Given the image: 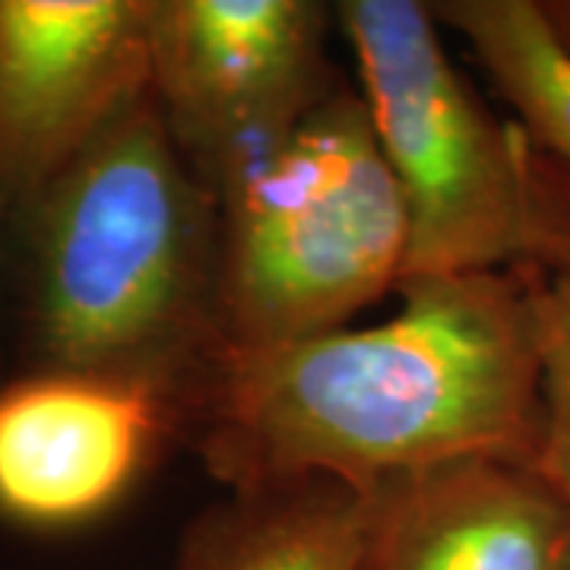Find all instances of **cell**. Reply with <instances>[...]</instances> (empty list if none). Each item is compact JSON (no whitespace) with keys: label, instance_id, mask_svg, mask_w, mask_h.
Wrapping results in <instances>:
<instances>
[{"label":"cell","instance_id":"cell-9","mask_svg":"<svg viewBox=\"0 0 570 570\" xmlns=\"http://www.w3.org/2000/svg\"><path fill=\"white\" fill-rule=\"evenodd\" d=\"M381 491L302 479L232 491L190 523L171 570H367Z\"/></svg>","mask_w":570,"mask_h":570},{"label":"cell","instance_id":"cell-4","mask_svg":"<svg viewBox=\"0 0 570 570\" xmlns=\"http://www.w3.org/2000/svg\"><path fill=\"white\" fill-rule=\"evenodd\" d=\"M216 200L228 346L346 326L406 279V204L362 92L346 86H333Z\"/></svg>","mask_w":570,"mask_h":570},{"label":"cell","instance_id":"cell-7","mask_svg":"<svg viewBox=\"0 0 570 570\" xmlns=\"http://www.w3.org/2000/svg\"><path fill=\"white\" fill-rule=\"evenodd\" d=\"M178 425V403L134 381L29 367L0 381V520L29 532L99 523Z\"/></svg>","mask_w":570,"mask_h":570},{"label":"cell","instance_id":"cell-13","mask_svg":"<svg viewBox=\"0 0 570 570\" xmlns=\"http://www.w3.org/2000/svg\"><path fill=\"white\" fill-rule=\"evenodd\" d=\"M10 204L7 197L0 194V266H3V250H7V238H10Z\"/></svg>","mask_w":570,"mask_h":570},{"label":"cell","instance_id":"cell-6","mask_svg":"<svg viewBox=\"0 0 570 570\" xmlns=\"http://www.w3.org/2000/svg\"><path fill=\"white\" fill-rule=\"evenodd\" d=\"M153 0H0V194L39 197L149 92Z\"/></svg>","mask_w":570,"mask_h":570},{"label":"cell","instance_id":"cell-14","mask_svg":"<svg viewBox=\"0 0 570 570\" xmlns=\"http://www.w3.org/2000/svg\"><path fill=\"white\" fill-rule=\"evenodd\" d=\"M561 570H570V535H568V546H564V561H561Z\"/></svg>","mask_w":570,"mask_h":570},{"label":"cell","instance_id":"cell-10","mask_svg":"<svg viewBox=\"0 0 570 570\" xmlns=\"http://www.w3.org/2000/svg\"><path fill=\"white\" fill-rule=\"evenodd\" d=\"M431 13L466 41L527 137L570 163V58L539 0H441Z\"/></svg>","mask_w":570,"mask_h":570},{"label":"cell","instance_id":"cell-5","mask_svg":"<svg viewBox=\"0 0 570 570\" xmlns=\"http://www.w3.org/2000/svg\"><path fill=\"white\" fill-rule=\"evenodd\" d=\"M317 0H153L149 89L219 197L333 89Z\"/></svg>","mask_w":570,"mask_h":570},{"label":"cell","instance_id":"cell-1","mask_svg":"<svg viewBox=\"0 0 570 570\" xmlns=\"http://www.w3.org/2000/svg\"><path fill=\"white\" fill-rule=\"evenodd\" d=\"M542 269L406 279L403 307L273 346L219 343L178 400L228 491L302 479L358 489L456 460L535 466Z\"/></svg>","mask_w":570,"mask_h":570},{"label":"cell","instance_id":"cell-11","mask_svg":"<svg viewBox=\"0 0 570 570\" xmlns=\"http://www.w3.org/2000/svg\"><path fill=\"white\" fill-rule=\"evenodd\" d=\"M542 441L535 472L570 504V257L542 269L535 288Z\"/></svg>","mask_w":570,"mask_h":570},{"label":"cell","instance_id":"cell-3","mask_svg":"<svg viewBox=\"0 0 570 570\" xmlns=\"http://www.w3.org/2000/svg\"><path fill=\"white\" fill-rule=\"evenodd\" d=\"M336 20L406 204V279L551 269L570 257V200L539 168L527 130L501 121L450 61L431 3L343 0Z\"/></svg>","mask_w":570,"mask_h":570},{"label":"cell","instance_id":"cell-2","mask_svg":"<svg viewBox=\"0 0 570 570\" xmlns=\"http://www.w3.org/2000/svg\"><path fill=\"white\" fill-rule=\"evenodd\" d=\"M29 371L134 381L181 400L223 343L219 200L153 89L10 216Z\"/></svg>","mask_w":570,"mask_h":570},{"label":"cell","instance_id":"cell-8","mask_svg":"<svg viewBox=\"0 0 570 570\" xmlns=\"http://www.w3.org/2000/svg\"><path fill=\"white\" fill-rule=\"evenodd\" d=\"M367 570H561L570 504L508 460H456L377 485Z\"/></svg>","mask_w":570,"mask_h":570},{"label":"cell","instance_id":"cell-12","mask_svg":"<svg viewBox=\"0 0 570 570\" xmlns=\"http://www.w3.org/2000/svg\"><path fill=\"white\" fill-rule=\"evenodd\" d=\"M539 10H542V20L551 29L554 41L570 58V0H539Z\"/></svg>","mask_w":570,"mask_h":570}]
</instances>
